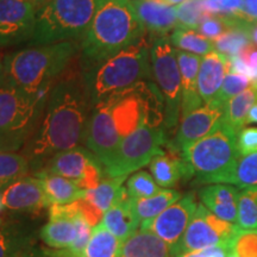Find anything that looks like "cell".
Wrapping results in <instances>:
<instances>
[{
  "label": "cell",
  "instance_id": "cell-1",
  "mask_svg": "<svg viewBox=\"0 0 257 257\" xmlns=\"http://www.w3.org/2000/svg\"><path fill=\"white\" fill-rule=\"evenodd\" d=\"M92 104L82 76H66L51 86L36 130L22 148L37 174L47 161L64 150L83 143Z\"/></svg>",
  "mask_w": 257,
  "mask_h": 257
},
{
  "label": "cell",
  "instance_id": "cell-2",
  "mask_svg": "<svg viewBox=\"0 0 257 257\" xmlns=\"http://www.w3.org/2000/svg\"><path fill=\"white\" fill-rule=\"evenodd\" d=\"M144 124L165 125V99L153 81H141L96 102L83 144L101 161Z\"/></svg>",
  "mask_w": 257,
  "mask_h": 257
},
{
  "label": "cell",
  "instance_id": "cell-3",
  "mask_svg": "<svg viewBox=\"0 0 257 257\" xmlns=\"http://www.w3.org/2000/svg\"><path fill=\"white\" fill-rule=\"evenodd\" d=\"M147 36L131 0H101L80 41L82 70L108 59Z\"/></svg>",
  "mask_w": 257,
  "mask_h": 257
},
{
  "label": "cell",
  "instance_id": "cell-4",
  "mask_svg": "<svg viewBox=\"0 0 257 257\" xmlns=\"http://www.w3.org/2000/svg\"><path fill=\"white\" fill-rule=\"evenodd\" d=\"M80 49V41H64L12 51L4 56V82L30 94L48 93Z\"/></svg>",
  "mask_w": 257,
  "mask_h": 257
},
{
  "label": "cell",
  "instance_id": "cell-5",
  "mask_svg": "<svg viewBox=\"0 0 257 257\" xmlns=\"http://www.w3.org/2000/svg\"><path fill=\"white\" fill-rule=\"evenodd\" d=\"M152 44L147 36L108 59L82 70V81L92 107L113 93L153 79Z\"/></svg>",
  "mask_w": 257,
  "mask_h": 257
},
{
  "label": "cell",
  "instance_id": "cell-6",
  "mask_svg": "<svg viewBox=\"0 0 257 257\" xmlns=\"http://www.w3.org/2000/svg\"><path fill=\"white\" fill-rule=\"evenodd\" d=\"M191 168L195 184H229L233 179L239 153L237 133L225 121L181 153Z\"/></svg>",
  "mask_w": 257,
  "mask_h": 257
},
{
  "label": "cell",
  "instance_id": "cell-7",
  "mask_svg": "<svg viewBox=\"0 0 257 257\" xmlns=\"http://www.w3.org/2000/svg\"><path fill=\"white\" fill-rule=\"evenodd\" d=\"M101 0H49L37 10L29 46L81 41Z\"/></svg>",
  "mask_w": 257,
  "mask_h": 257
},
{
  "label": "cell",
  "instance_id": "cell-8",
  "mask_svg": "<svg viewBox=\"0 0 257 257\" xmlns=\"http://www.w3.org/2000/svg\"><path fill=\"white\" fill-rule=\"evenodd\" d=\"M48 93L35 95L9 83L0 85V152L24 147L36 130Z\"/></svg>",
  "mask_w": 257,
  "mask_h": 257
},
{
  "label": "cell",
  "instance_id": "cell-9",
  "mask_svg": "<svg viewBox=\"0 0 257 257\" xmlns=\"http://www.w3.org/2000/svg\"><path fill=\"white\" fill-rule=\"evenodd\" d=\"M168 141L165 125L144 124L118 144L110 155L101 160L106 176L120 178L150 165L162 154Z\"/></svg>",
  "mask_w": 257,
  "mask_h": 257
},
{
  "label": "cell",
  "instance_id": "cell-10",
  "mask_svg": "<svg viewBox=\"0 0 257 257\" xmlns=\"http://www.w3.org/2000/svg\"><path fill=\"white\" fill-rule=\"evenodd\" d=\"M153 78L165 99V127L174 130L181 118V73L176 49L168 36L152 41Z\"/></svg>",
  "mask_w": 257,
  "mask_h": 257
},
{
  "label": "cell",
  "instance_id": "cell-11",
  "mask_svg": "<svg viewBox=\"0 0 257 257\" xmlns=\"http://www.w3.org/2000/svg\"><path fill=\"white\" fill-rule=\"evenodd\" d=\"M40 172L72 180L85 191L96 188L105 178L104 166L99 157L88 148L81 146L54 155Z\"/></svg>",
  "mask_w": 257,
  "mask_h": 257
},
{
  "label": "cell",
  "instance_id": "cell-12",
  "mask_svg": "<svg viewBox=\"0 0 257 257\" xmlns=\"http://www.w3.org/2000/svg\"><path fill=\"white\" fill-rule=\"evenodd\" d=\"M238 229V225L217 217L200 202L198 204L195 213L193 214L181 240L172 250V257L182 252L219 244L230 245L231 239Z\"/></svg>",
  "mask_w": 257,
  "mask_h": 257
},
{
  "label": "cell",
  "instance_id": "cell-13",
  "mask_svg": "<svg viewBox=\"0 0 257 257\" xmlns=\"http://www.w3.org/2000/svg\"><path fill=\"white\" fill-rule=\"evenodd\" d=\"M197 207L194 193H187L154 219L143 221L140 230L155 234L172 251L181 240Z\"/></svg>",
  "mask_w": 257,
  "mask_h": 257
},
{
  "label": "cell",
  "instance_id": "cell-14",
  "mask_svg": "<svg viewBox=\"0 0 257 257\" xmlns=\"http://www.w3.org/2000/svg\"><path fill=\"white\" fill-rule=\"evenodd\" d=\"M225 104L212 99L181 118L173 141L167 143L169 149L181 154L188 147L211 134L224 120Z\"/></svg>",
  "mask_w": 257,
  "mask_h": 257
},
{
  "label": "cell",
  "instance_id": "cell-15",
  "mask_svg": "<svg viewBox=\"0 0 257 257\" xmlns=\"http://www.w3.org/2000/svg\"><path fill=\"white\" fill-rule=\"evenodd\" d=\"M36 15L30 0H0V48L30 42Z\"/></svg>",
  "mask_w": 257,
  "mask_h": 257
},
{
  "label": "cell",
  "instance_id": "cell-16",
  "mask_svg": "<svg viewBox=\"0 0 257 257\" xmlns=\"http://www.w3.org/2000/svg\"><path fill=\"white\" fill-rule=\"evenodd\" d=\"M4 210L17 216L36 217L50 207L41 180L27 175L16 180L2 191Z\"/></svg>",
  "mask_w": 257,
  "mask_h": 257
},
{
  "label": "cell",
  "instance_id": "cell-17",
  "mask_svg": "<svg viewBox=\"0 0 257 257\" xmlns=\"http://www.w3.org/2000/svg\"><path fill=\"white\" fill-rule=\"evenodd\" d=\"M79 202L68 205H51L49 220L40 230V238L53 249H68L79 234Z\"/></svg>",
  "mask_w": 257,
  "mask_h": 257
},
{
  "label": "cell",
  "instance_id": "cell-18",
  "mask_svg": "<svg viewBox=\"0 0 257 257\" xmlns=\"http://www.w3.org/2000/svg\"><path fill=\"white\" fill-rule=\"evenodd\" d=\"M125 180H127L126 176L111 178L105 175L98 187L89 189L86 197L78 201L82 214L93 227L101 223L105 212L113 206L126 192V187L123 186Z\"/></svg>",
  "mask_w": 257,
  "mask_h": 257
},
{
  "label": "cell",
  "instance_id": "cell-19",
  "mask_svg": "<svg viewBox=\"0 0 257 257\" xmlns=\"http://www.w3.org/2000/svg\"><path fill=\"white\" fill-rule=\"evenodd\" d=\"M152 41L168 36L178 27L176 6L163 0H131Z\"/></svg>",
  "mask_w": 257,
  "mask_h": 257
},
{
  "label": "cell",
  "instance_id": "cell-20",
  "mask_svg": "<svg viewBox=\"0 0 257 257\" xmlns=\"http://www.w3.org/2000/svg\"><path fill=\"white\" fill-rule=\"evenodd\" d=\"M40 237L37 225L31 220L12 219L0 226V257H22Z\"/></svg>",
  "mask_w": 257,
  "mask_h": 257
},
{
  "label": "cell",
  "instance_id": "cell-21",
  "mask_svg": "<svg viewBox=\"0 0 257 257\" xmlns=\"http://www.w3.org/2000/svg\"><path fill=\"white\" fill-rule=\"evenodd\" d=\"M240 188L229 184L205 185L199 189L201 204L221 219L237 224Z\"/></svg>",
  "mask_w": 257,
  "mask_h": 257
},
{
  "label": "cell",
  "instance_id": "cell-22",
  "mask_svg": "<svg viewBox=\"0 0 257 257\" xmlns=\"http://www.w3.org/2000/svg\"><path fill=\"white\" fill-rule=\"evenodd\" d=\"M231 72V60L213 50L201 57L198 73V89L202 101L216 98L226 75Z\"/></svg>",
  "mask_w": 257,
  "mask_h": 257
},
{
  "label": "cell",
  "instance_id": "cell-23",
  "mask_svg": "<svg viewBox=\"0 0 257 257\" xmlns=\"http://www.w3.org/2000/svg\"><path fill=\"white\" fill-rule=\"evenodd\" d=\"M176 56L181 73V118H184L204 105L198 89V73L201 56L179 49H176Z\"/></svg>",
  "mask_w": 257,
  "mask_h": 257
},
{
  "label": "cell",
  "instance_id": "cell-24",
  "mask_svg": "<svg viewBox=\"0 0 257 257\" xmlns=\"http://www.w3.org/2000/svg\"><path fill=\"white\" fill-rule=\"evenodd\" d=\"M101 223L121 244L140 230L141 221L135 213L133 200L127 191L105 212Z\"/></svg>",
  "mask_w": 257,
  "mask_h": 257
},
{
  "label": "cell",
  "instance_id": "cell-25",
  "mask_svg": "<svg viewBox=\"0 0 257 257\" xmlns=\"http://www.w3.org/2000/svg\"><path fill=\"white\" fill-rule=\"evenodd\" d=\"M149 166L153 178L162 188H173L181 180L193 178L187 161L181 154L172 149L154 157Z\"/></svg>",
  "mask_w": 257,
  "mask_h": 257
},
{
  "label": "cell",
  "instance_id": "cell-26",
  "mask_svg": "<svg viewBox=\"0 0 257 257\" xmlns=\"http://www.w3.org/2000/svg\"><path fill=\"white\" fill-rule=\"evenodd\" d=\"M41 180L48 201L51 205H68L81 200L86 197L87 191L80 188L72 180L63 176L40 172L35 174Z\"/></svg>",
  "mask_w": 257,
  "mask_h": 257
},
{
  "label": "cell",
  "instance_id": "cell-27",
  "mask_svg": "<svg viewBox=\"0 0 257 257\" xmlns=\"http://www.w3.org/2000/svg\"><path fill=\"white\" fill-rule=\"evenodd\" d=\"M117 257H172V251L155 234L138 230L121 244Z\"/></svg>",
  "mask_w": 257,
  "mask_h": 257
},
{
  "label": "cell",
  "instance_id": "cell-28",
  "mask_svg": "<svg viewBox=\"0 0 257 257\" xmlns=\"http://www.w3.org/2000/svg\"><path fill=\"white\" fill-rule=\"evenodd\" d=\"M250 23L251 22L244 21V19H238L234 22L220 37L212 41L214 50L230 60L238 56L244 48L251 44L249 36Z\"/></svg>",
  "mask_w": 257,
  "mask_h": 257
},
{
  "label": "cell",
  "instance_id": "cell-29",
  "mask_svg": "<svg viewBox=\"0 0 257 257\" xmlns=\"http://www.w3.org/2000/svg\"><path fill=\"white\" fill-rule=\"evenodd\" d=\"M257 100V85L252 83L249 88L231 98L225 104L224 111V121L231 128L236 131L237 135L244 125L246 124L249 112L251 110L252 105Z\"/></svg>",
  "mask_w": 257,
  "mask_h": 257
},
{
  "label": "cell",
  "instance_id": "cell-30",
  "mask_svg": "<svg viewBox=\"0 0 257 257\" xmlns=\"http://www.w3.org/2000/svg\"><path fill=\"white\" fill-rule=\"evenodd\" d=\"M181 198V194L173 188H163L162 191L147 198H138L133 200L134 211L136 213L141 224L143 221L154 219V218L162 213L167 207L174 204Z\"/></svg>",
  "mask_w": 257,
  "mask_h": 257
},
{
  "label": "cell",
  "instance_id": "cell-31",
  "mask_svg": "<svg viewBox=\"0 0 257 257\" xmlns=\"http://www.w3.org/2000/svg\"><path fill=\"white\" fill-rule=\"evenodd\" d=\"M121 243L102 225L93 229L91 239L80 257H117Z\"/></svg>",
  "mask_w": 257,
  "mask_h": 257
},
{
  "label": "cell",
  "instance_id": "cell-32",
  "mask_svg": "<svg viewBox=\"0 0 257 257\" xmlns=\"http://www.w3.org/2000/svg\"><path fill=\"white\" fill-rule=\"evenodd\" d=\"M169 40L176 49L188 51L199 56H205L214 50L213 42L192 29L176 28L170 34Z\"/></svg>",
  "mask_w": 257,
  "mask_h": 257
},
{
  "label": "cell",
  "instance_id": "cell-33",
  "mask_svg": "<svg viewBox=\"0 0 257 257\" xmlns=\"http://www.w3.org/2000/svg\"><path fill=\"white\" fill-rule=\"evenodd\" d=\"M30 173V163L23 154L0 152V192Z\"/></svg>",
  "mask_w": 257,
  "mask_h": 257
},
{
  "label": "cell",
  "instance_id": "cell-34",
  "mask_svg": "<svg viewBox=\"0 0 257 257\" xmlns=\"http://www.w3.org/2000/svg\"><path fill=\"white\" fill-rule=\"evenodd\" d=\"M237 225L243 230H257V186L240 188Z\"/></svg>",
  "mask_w": 257,
  "mask_h": 257
},
{
  "label": "cell",
  "instance_id": "cell-35",
  "mask_svg": "<svg viewBox=\"0 0 257 257\" xmlns=\"http://www.w3.org/2000/svg\"><path fill=\"white\" fill-rule=\"evenodd\" d=\"M208 15L205 0H186L176 6V18H178V27L184 29L197 30L199 25Z\"/></svg>",
  "mask_w": 257,
  "mask_h": 257
},
{
  "label": "cell",
  "instance_id": "cell-36",
  "mask_svg": "<svg viewBox=\"0 0 257 257\" xmlns=\"http://www.w3.org/2000/svg\"><path fill=\"white\" fill-rule=\"evenodd\" d=\"M231 185L238 188L257 186V153L239 155Z\"/></svg>",
  "mask_w": 257,
  "mask_h": 257
},
{
  "label": "cell",
  "instance_id": "cell-37",
  "mask_svg": "<svg viewBox=\"0 0 257 257\" xmlns=\"http://www.w3.org/2000/svg\"><path fill=\"white\" fill-rule=\"evenodd\" d=\"M162 189L163 188L161 186L156 184L153 175L144 170L135 173L126 180V191L128 195L134 199L152 197Z\"/></svg>",
  "mask_w": 257,
  "mask_h": 257
},
{
  "label": "cell",
  "instance_id": "cell-38",
  "mask_svg": "<svg viewBox=\"0 0 257 257\" xmlns=\"http://www.w3.org/2000/svg\"><path fill=\"white\" fill-rule=\"evenodd\" d=\"M251 85L252 80L248 75L231 70L226 75V78H225L223 85H221L219 92L217 93L214 99L217 101L221 102V104H226L231 98H233V96L245 91Z\"/></svg>",
  "mask_w": 257,
  "mask_h": 257
},
{
  "label": "cell",
  "instance_id": "cell-39",
  "mask_svg": "<svg viewBox=\"0 0 257 257\" xmlns=\"http://www.w3.org/2000/svg\"><path fill=\"white\" fill-rule=\"evenodd\" d=\"M229 253L237 257H257V230L239 227L231 239Z\"/></svg>",
  "mask_w": 257,
  "mask_h": 257
},
{
  "label": "cell",
  "instance_id": "cell-40",
  "mask_svg": "<svg viewBox=\"0 0 257 257\" xmlns=\"http://www.w3.org/2000/svg\"><path fill=\"white\" fill-rule=\"evenodd\" d=\"M237 21H238V18H226L217 15H208L201 22L197 30L200 32L202 36L211 41H214L218 37H220Z\"/></svg>",
  "mask_w": 257,
  "mask_h": 257
},
{
  "label": "cell",
  "instance_id": "cell-41",
  "mask_svg": "<svg viewBox=\"0 0 257 257\" xmlns=\"http://www.w3.org/2000/svg\"><path fill=\"white\" fill-rule=\"evenodd\" d=\"M211 15L249 21L243 12V0H205Z\"/></svg>",
  "mask_w": 257,
  "mask_h": 257
},
{
  "label": "cell",
  "instance_id": "cell-42",
  "mask_svg": "<svg viewBox=\"0 0 257 257\" xmlns=\"http://www.w3.org/2000/svg\"><path fill=\"white\" fill-rule=\"evenodd\" d=\"M239 155L257 153V127H243L237 135Z\"/></svg>",
  "mask_w": 257,
  "mask_h": 257
},
{
  "label": "cell",
  "instance_id": "cell-43",
  "mask_svg": "<svg viewBox=\"0 0 257 257\" xmlns=\"http://www.w3.org/2000/svg\"><path fill=\"white\" fill-rule=\"evenodd\" d=\"M240 61L245 66V75L252 80V83L257 82V47L251 43L250 46L240 51L238 55Z\"/></svg>",
  "mask_w": 257,
  "mask_h": 257
},
{
  "label": "cell",
  "instance_id": "cell-44",
  "mask_svg": "<svg viewBox=\"0 0 257 257\" xmlns=\"http://www.w3.org/2000/svg\"><path fill=\"white\" fill-rule=\"evenodd\" d=\"M227 255H229V244H219V245L179 253L174 257H227Z\"/></svg>",
  "mask_w": 257,
  "mask_h": 257
},
{
  "label": "cell",
  "instance_id": "cell-45",
  "mask_svg": "<svg viewBox=\"0 0 257 257\" xmlns=\"http://www.w3.org/2000/svg\"><path fill=\"white\" fill-rule=\"evenodd\" d=\"M22 257H67L61 249H43L40 246H31Z\"/></svg>",
  "mask_w": 257,
  "mask_h": 257
},
{
  "label": "cell",
  "instance_id": "cell-46",
  "mask_svg": "<svg viewBox=\"0 0 257 257\" xmlns=\"http://www.w3.org/2000/svg\"><path fill=\"white\" fill-rule=\"evenodd\" d=\"M243 12L250 22H257V0H243Z\"/></svg>",
  "mask_w": 257,
  "mask_h": 257
},
{
  "label": "cell",
  "instance_id": "cell-47",
  "mask_svg": "<svg viewBox=\"0 0 257 257\" xmlns=\"http://www.w3.org/2000/svg\"><path fill=\"white\" fill-rule=\"evenodd\" d=\"M249 36L251 40V43L257 47V22L256 23H250L249 25Z\"/></svg>",
  "mask_w": 257,
  "mask_h": 257
},
{
  "label": "cell",
  "instance_id": "cell-48",
  "mask_svg": "<svg viewBox=\"0 0 257 257\" xmlns=\"http://www.w3.org/2000/svg\"><path fill=\"white\" fill-rule=\"evenodd\" d=\"M252 123H257V100L255 104L252 105L251 110L249 112L248 119H246V124H252Z\"/></svg>",
  "mask_w": 257,
  "mask_h": 257
},
{
  "label": "cell",
  "instance_id": "cell-49",
  "mask_svg": "<svg viewBox=\"0 0 257 257\" xmlns=\"http://www.w3.org/2000/svg\"><path fill=\"white\" fill-rule=\"evenodd\" d=\"M4 83V56L0 53V85Z\"/></svg>",
  "mask_w": 257,
  "mask_h": 257
},
{
  "label": "cell",
  "instance_id": "cell-50",
  "mask_svg": "<svg viewBox=\"0 0 257 257\" xmlns=\"http://www.w3.org/2000/svg\"><path fill=\"white\" fill-rule=\"evenodd\" d=\"M30 2H31L32 4H34L35 6H36V9L38 10V9L41 8V6H43L44 4H46V3L49 2V0H30Z\"/></svg>",
  "mask_w": 257,
  "mask_h": 257
},
{
  "label": "cell",
  "instance_id": "cell-51",
  "mask_svg": "<svg viewBox=\"0 0 257 257\" xmlns=\"http://www.w3.org/2000/svg\"><path fill=\"white\" fill-rule=\"evenodd\" d=\"M163 2L167 3V4H169V5L178 6L180 4H182V3H184V2H186V0H163Z\"/></svg>",
  "mask_w": 257,
  "mask_h": 257
},
{
  "label": "cell",
  "instance_id": "cell-52",
  "mask_svg": "<svg viewBox=\"0 0 257 257\" xmlns=\"http://www.w3.org/2000/svg\"><path fill=\"white\" fill-rule=\"evenodd\" d=\"M4 211V205H3V201H2V192H0V212Z\"/></svg>",
  "mask_w": 257,
  "mask_h": 257
},
{
  "label": "cell",
  "instance_id": "cell-53",
  "mask_svg": "<svg viewBox=\"0 0 257 257\" xmlns=\"http://www.w3.org/2000/svg\"><path fill=\"white\" fill-rule=\"evenodd\" d=\"M227 257H237V256H234V255H232V253H229V255H227Z\"/></svg>",
  "mask_w": 257,
  "mask_h": 257
},
{
  "label": "cell",
  "instance_id": "cell-54",
  "mask_svg": "<svg viewBox=\"0 0 257 257\" xmlns=\"http://www.w3.org/2000/svg\"><path fill=\"white\" fill-rule=\"evenodd\" d=\"M2 225H3V223H2V219H0V226H2Z\"/></svg>",
  "mask_w": 257,
  "mask_h": 257
},
{
  "label": "cell",
  "instance_id": "cell-55",
  "mask_svg": "<svg viewBox=\"0 0 257 257\" xmlns=\"http://www.w3.org/2000/svg\"><path fill=\"white\" fill-rule=\"evenodd\" d=\"M255 85H257V82H256V83H255Z\"/></svg>",
  "mask_w": 257,
  "mask_h": 257
}]
</instances>
